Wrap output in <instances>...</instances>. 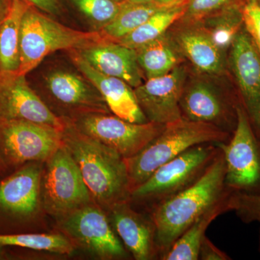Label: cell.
Wrapping results in <instances>:
<instances>
[{"mask_svg": "<svg viewBox=\"0 0 260 260\" xmlns=\"http://www.w3.org/2000/svg\"><path fill=\"white\" fill-rule=\"evenodd\" d=\"M124 2V5L116 18L99 30L104 37L112 42H116L128 35L159 10L171 5H160L156 2L147 3H130L125 0Z\"/></svg>", "mask_w": 260, "mask_h": 260, "instance_id": "cell-25", "label": "cell"}, {"mask_svg": "<svg viewBox=\"0 0 260 260\" xmlns=\"http://www.w3.org/2000/svg\"><path fill=\"white\" fill-rule=\"evenodd\" d=\"M188 0L169 5L152 15L138 28L115 42L137 49L167 34L168 29L185 14Z\"/></svg>", "mask_w": 260, "mask_h": 260, "instance_id": "cell-24", "label": "cell"}, {"mask_svg": "<svg viewBox=\"0 0 260 260\" xmlns=\"http://www.w3.org/2000/svg\"><path fill=\"white\" fill-rule=\"evenodd\" d=\"M30 5L25 0H12L0 28V74L18 73L20 29L23 15Z\"/></svg>", "mask_w": 260, "mask_h": 260, "instance_id": "cell-22", "label": "cell"}, {"mask_svg": "<svg viewBox=\"0 0 260 260\" xmlns=\"http://www.w3.org/2000/svg\"><path fill=\"white\" fill-rule=\"evenodd\" d=\"M1 254H2V249H1V247H0V256H1Z\"/></svg>", "mask_w": 260, "mask_h": 260, "instance_id": "cell-38", "label": "cell"}, {"mask_svg": "<svg viewBox=\"0 0 260 260\" xmlns=\"http://www.w3.org/2000/svg\"><path fill=\"white\" fill-rule=\"evenodd\" d=\"M69 54L75 67L97 89L114 115L130 122H148L135 97L134 88L129 84L98 71L76 50H70Z\"/></svg>", "mask_w": 260, "mask_h": 260, "instance_id": "cell-18", "label": "cell"}, {"mask_svg": "<svg viewBox=\"0 0 260 260\" xmlns=\"http://www.w3.org/2000/svg\"><path fill=\"white\" fill-rule=\"evenodd\" d=\"M42 181V205L61 218L93 202L79 168L63 145L45 161Z\"/></svg>", "mask_w": 260, "mask_h": 260, "instance_id": "cell-6", "label": "cell"}, {"mask_svg": "<svg viewBox=\"0 0 260 260\" xmlns=\"http://www.w3.org/2000/svg\"><path fill=\"white\" fill-rule=\"evenodd\" d=\"M202 24L222 52L232 47L243 25L242 10L228 5L205 17Z\"/></svg>", "mask_w": 260, "mask_h": 260, "instance_id": "cell-26", "label": "cell"}, {"mask_svg": "<svg viewBox=\"0 0 260 260\" xmlns=\"http://www.w3.org/2000/svg\"><path fill=\"white\" fill-rule=\"evenodd\" d=\"M230 190L199 215L178 238L162 260H198L200 245L210 224L219 215L232 211Z\"/></svg>", "mask_w": 260, "mask_h": 260, "instance_id": "cell-21", "label": "cell"}, {"mask_svg": "<svg viewBox=\"0 0 260 260\" xmlns=\"http://www.w3.org/2000/svg\"><path fill=\"white\" fill-rule=\"evenodd\" d=\"M199 259L201 260H231L232 257L226 253L218 249L206 236L200 245Z\"/></svg>", "mask_w": 260, "mask_h": 260, "instance_id": "cell-32", "label": "cell"}, {"mask_svg": "<svg viewBox=\"0 0 260 260\" xmlns=\"http://www.w3.org/2000/svg\"><path fill=\"white\" fill-rule=\"evenodd\" d=\"M186 70L180 64L170 73L146 80L134 88L135 97L148 121L166 124L181 119L180 100Z\"/></svg>", "mask_w": 260, "mask_h": 260, "instance_id": "cell-13", "label": "cell"}, {"mask_svg": "<svg viewBox=\"0 0 260 260\" xmlns=\"http://www.w3.org/2000/svg\"><path fill=\"white\" fill-rule=\"evenodd\" d=\"M234 0H188L185 14L186 22L200 21L214 12L230 4Z\"/></svg>", "mask_w": 260, "mask_h": 260, "instance_id": "cell-30", "label": "cell"}, {"mask_svg": "<svg viewBox=\"0 0 260 260\" xmlns=\"http://www.w3.org/2000/svg\"><path fill=\"white\" fill-rule=\"evenodd\" d=\"M146 80L167 74L181 64V54L167 34L135 49Z\"/></svg>", "mask_w": 260, "mask_h": 260, "instance_id": "cell-23", "label": "cell"}, {"mask_svg": "<svg viewBox=\"0 0 260 260\" xmlns=\"http://www.w3.org/2000/svg\"><path fill=\"white\" fill-rule=\"evenodd\" d=\"M108 215L116 235L135 259H158L150 214L135 209L128 201L114 205Z\"/></svg>", "mask_w": 260, "mask_h": 260, "instance_id": "cell-15", "label": "cell"}, {"mask_svg": "<svg viewBox=\"0 0 260 260\" xmlns=\"http://www.w3.org/2000/svg\"><path fill=\"white\" fill-rule=\"evenodd\" d=\"M64 120L63 146L79 168L93 201L107 211L129 201L131 190L124 159Z\"/></svg>", "mask_w": 260, "mask_h": 260, "instance_id": "cell-1", "label": "cell"}, {"mask_svg": "<svg viewBox=\"0 0 260 260\" xmlns=\"http://www.w3.org/2000/svg\"><path fill=\"white\" fill-rule=\"evenodd\" d=\"M232 211L245 223L260 222V194L233 193L231 198Z\"/></svg>", "mask_w": 260, "mask_h": 260, "instance_id": "cell-29", "label": "cell"}, {"mask_svg": "<svg viewBox=\"0 0 260 260\" xmlns=\"http://www.w3.org/2000/svg\"><path fill=\"white\" fill-rule=\"evenodd\" d=\"M237 124L227 143L218 144L225 164V186L234 193L260 194V140L242 104Z\"/></svg>", "mask_w": 260, "mask_h": 260, "instance_id": "cell-7", "label": "cell"}, {"mask_svg": "<svg viewBox=\"0 0 260 260\" xmlns=\"http://www.w3.org/2000/svg\"><path fill=\"white\" fill-rule=\"evenodd\" d=\"M124 1L73 0L80 12L95 23L101 25L100 29L116 18L124 5Z\"/></svg>", "mask_w": 260, "mask_h": 260, "instance_id": "cell-28", "label": "cell"}, {"mask_svg": "<svg viewBox=\"0 0 260 260\" xmlns=\"http://www.w3.org/2000/svg\"><path fill=\"white\" fill-rule=\"evenodd\" d=\"M73 242L60 234H27L0 235V247L15 246L32 250L70 254L74 251Z\"/></svg>", "mask_w": 260, "mask_h": 260, "instance_id": "cell-27", "label": "cell"}, {"mask_svg": "<svg viewBox=\"0 0 260 260\" xmlns=\"http://www.w3.org/2000/svg\"><path fill=\"white\" fill-rule=\"evenodd\" d=\"M43 162L28 165L0 182V210L10 216H34L42 205Z\"/></svg>", "mask_w": 260, "mask_h": 260, "instance_id": "cell-16", "label": "cell"}, {"mask_svg": "<svg viewBox=\"0 0 260 260\" xmlns=\"http://www.w3.org/2000/svg\"><path fill=\"white\" fill-rule=\"evenodd\" d=\"M243 24L260 54V0H248L242 8Z\"/></svg>", "mask_w": 260, "mask_h": 260, "instance_id": "cell-31", "label": "cell"}, {"mask_svg": "<svg viewBox=\"0 0 260 260\" xmlns=\"http://www.w3.org/2000/svg\"><path fill=\"white\" fill-rule=\"evenodd\" d=\"M109 40L100 31H80L58 23L30 5L22 20L19 74L26 75L56 51L78 50Z\"/></svg>", "mask_w": 260, "mask_h": 260, "instance_id": "cell-5", "label": "cell"}, {"mask_svg": "<svg viewBox=\"0 0 260 260\" xmlns=\"http://www.w3.org/2000/svg\"><path fill=\"white\" fill-rule=\"evenodd\" d=\"M32 6L49 14L56 15L59 12L58 0H25Z\"/></svg>", "mask_w": 260, "mask_h": 260, "instance_id": "cell-33", "label": "cell"}, {"mask_svg": "<svg viewBox=\"0 0 260 260\" xmlns=\"http://www.w3.org/2000/svg\"><path fill=\"white\" fill-rule=\"evenodd\" d=\"M172 38L178 50L197 70L206 74L220 75L223 72V52L216 47L210 34L197 22H187Z\"/></svg>", "mask_w": 260, "mask_h": 260, "instance_id": "cell-20", "label": "cell"}, {"mask_svg": "<svg viewBox=\"0 0 260 260\" xmlns=\"http://www.w3.org/2000/svg\"><path fill=\"white\" fill-rule=\"evenodd\" d=\"M61 132L25 121H0V159L5 165L45 162L62 145Z\"/></svg>", "mask_w": 260, "mask_h": 260, "instance_id": "cell-10", "label": "cell"}, {"mask_svg": "<svg viewBox=\"0 0 260 260\" xmlns=\"http://www.w3.org/2000/svg\"><path fill=\"white\" fill-rule=\"evenodd\" d=\"M260 224V222H259ZM259 252H260V230H259Z\"/></svg>", "mask_w": 260, "mask_h": 260, "instance_id": "cell-37", "label": "cell"}, {"mask_svg": "<svg viewBox=\"0 0 260 260\" xmlns=\"http://www.w3.org/2000/svg\"><path fill=\"white\" fill-rule=\"evenodd\" d=\"M220 151L218 144L195 145L158 168L132 191L129 203L150 214L155 208L185 190L200 179Z\"/></svg>", "mask_w": 260, "mask_h": 260, "instance_id": "cell-4", "label": "cell"}, {"mask_svg": "<svg viewBox=\"0 0 260 260\" xmlns=\"http://www.w3.org/2000/svg\"><path fill=\"white\" fill-rule=\"evenodd\" d=\"M232 135L220 128L181 119L165 127L140 153L124 159L130 190L144 183L159 167L195 145L227 143Z\"/></svg>", "mask_w": 260, "mask_h": 260, "instance_id": "cell-3", "label": "cell"}, {"mask_svg": "<svg viewBox=\"0 0 260 260\" xmlns=\"http://www.w3.org/2000/svg\"><path fill=\"white\" fill-rule=\"evenodd\" d=\"M103 74L124 80L135 88L143 83V73L135 49L107 40L76 50Z\"/></svg>", "mask_w": 260, "mask_h": 260, "instance_id": "cell-19", "label": "cell"}, {"mask_svg": "<svg viewBox=\"0 0 260 260\" xmlns=\"http://www.w3.org/2000/svg\"><path fill=\"white\" fill-rule=\"evenodd\" d=\"M115 1H117V2H122V1H124V0H115Z\"/></svg>", "mask_w": 260, "mask_h": 260, "instance_id": "cell-39", "label": "cell"}, {"mask_svg": "<svg viewBox=\"0 0 260 260\" xmlns=\"http://www.w3.org/2000/svg\"><path fill=\"white\" fill-rule=\"evenodd\" d=\"M181 0H155V2L159 3L160 5H169L174 4V3H178Z\"/></svg>", "mask_w": 260, "mask_h": 260, "instance_id": "cell-35", "label": "cell"}, {"mask_svg": "<svg viewBox=\"0 0 260 260\" xmlns=\"http://www.w3.org/2000/svg\"><path fill=\"white\" fill-rule=\"evenodd\" d=\"M125 1L130 3H147L155 2V0H125Z\"/></svg>", "mask_w": 260, "mask_h": 260, "instance_id": "cell-36", "label": "cell"}, {"mask_svg": "<svg viewBox=\"0 0 260 260\" xmlns=\"http://www.w3.org/2000/svg\"><path fill=\"white\" fill-rule=\"evenodd\" d=\"M231 47V68L240 103L260 140V54L246 32H239Z\"/></svg>", "mask_w": 260, "mask_h": 260, "instance_id": "cell-14", "label": "cell"}, {"mask_svg": "<svg viewBox=\"0 0 260 260\" xmlns=\"http://www.w3.org/2000/svg\"><path fill=\"white\" fill-rule=\"evenodd\" d=\"M46 82L53 99L68 111L69 116L66 119L90 113L110 114L102 95L85 77L57 70L49 73Z\"/></svg>", "mask_w": 260, "mask_h": 260, "instance_id": "cell-17", "label": "cell"}, {"mask_svg": "<svg viewBox=\"0 0 260 260\" xmlns=\"http://www.w3.org/2000/svg\"><path fill=\"white\" fill-rule=\"evenodd\" d=\"M240 104L215 85L195 80L184 85L180 100L181 117L213 124L232 135L237 126V110Z\"/></svg>", "mask_w": 260, "mask_h": 260, "instance_id": "cell-12", "label": "cell"}, {"mask_svg": "<svg viewBox=\"0 0 260 260\" xmlns=\"http://www.w3.org/2000/svg\"><path fill=\"white\" fill-rule=\"evenodd\" d=\"M57 220L61 232L73 244L81 246L100 259L129 257L127 250L113 229L109 215L95 202Z\"/></svg>", "mask_w": 260, "mask_h": 260, "instance_id": "cell-9", "label": "cell"}, {"mask_svg": "<svg viewBox=\"0 0 260 260\" xmlns=\"http://www.w3.org/2000/svg\"><path fill=\"white\" fill-rule=\"evenodd\" d=\"M26 75L0 74V121H25L62 131L63 118L56 115L32 90Z\"/></svg>", "mask_w": 260, "mask_h": 260, "instance_id": "cell-11", "label": "cell"}, {"mask_svg": "<svg viewBox=\"0 0 260 260\" xmlns=\"http://www.w3.org/2000/svg\"><path fill=\"white\" fill-rule=\"evenodd\" d=\"M12 0H0V28L8 15Z\"/></svg>", "mask_w": 260, "mask_h": 260, "instance_id": "cell-34", "label": "cell"}, {"mask_svg": "<svg viewBox=\"0 0 260 260\" xmlns=\"http://www.w3.org/2000/svg\"><path fill=\"white\" fill-rule=\"evenodd\" d=\"M225 177V159L220 148L217 156L198 181L150 213L155 225L158 259L162 260L195 219L229 191Z\"/></svg>", "mask_w": 260, "mask_h": 260, "instance_id": "cell-2", "label": "cell"}, {"mask_svg": "<svg viewBox=\"0 0 260 260\" xmlns=\"http://www.w3.org/2000/svg\"><path fill=\"white\" fill-rule=\"evenodd\" d=\"M66 119L78 131L112 149L124 159L140 153L165 127L164 124L150 121L130 122L102 113H90Z\"/></svg>", "mask_w": 260, "mask_h": 260, "instance_id": "cell-8", "label": "cell"}]
</instances>
